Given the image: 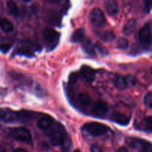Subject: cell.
Masks as SVG:
<instances>
[{
  "label": "cell",
  "mask_w": 152,
  "mask_h": 152,
  "mask_svg": "<svg viewBox=\"0 0 152 152\" xmlns=\"http://www.w3.org/2000/svg\"><path fill=\"white\" fill-rule=\"evenodd\" d=\"M46 132L52 145L57 146L65 143V132L61 124L53 123L51 127Z\"/></svg>",
  "instance_id": "1"
},
{
  "label": "cell",
  "mask_w": 152,
  "mask_h": 152,
  "mask_svg": "<svg viewBox=\"0 0 152 152\" xmlns=\"http://www.w3.org/2000/svg\"><path fill=\"white\" fill-rule=\"evenodd\" d=\"M10 134L16 140L25 143H31L32 137L31 132L25 127H16L10 129Z\"/></svg>",
  "instance_id": "2"
},
{
  "label": "cell",
  "mask_w": 152,
  "mask_h": 152,
  "mask_svg": "<svg viewBox=\"0 0 152 152\" xmlns=\"http://www.w3.org/2000/svg\"><path fill=\"white\" fill-rule=\"evenodd\" d=\"M83 129L94 137L103 135L109 131L108 126L97 122H91L86 123L83 126Z\"/></svg>",
  "instance_id": "3"
},
{
  "label": "cell",
  "mask_w": 152,
  "mask_h": 152,
  "mask_svg": "<svg viewBox=\"0 0 152 152\" xmlns=\"http://www.w3.org/2000/svg\"><path fill=\"white\" fill-rule=\"evenodd\" d=\"M59 33L53 28H45L43 31V38L47 47L50 48V49L56 47L59 42Z\"/></svg>",
  "instance_id": "4"
},
{
  "label": "cell",
  "mask_w": 152,
  "mask_h": 152,
  "mask_svg": "<svg viewBox=\"0 0 152 152\" xmlns=\"http://www.w3.org/2000/svg\"><path fill=\"white\" fill-rule=\"evenodd\" d=\"M91 22L94 27L97 28H103L106 24V18L100 8L95 7L91 10L89 16Z\"/></svg>",
  "instance_id": "5"
},
{
  "label": "cell",
  "mask_w": 152,
  "mask_h": 152,
  "mask_svg": "<svg viewBox=\"0 0 152 152\" xmlns=\"http://www.w3.org/2000/svg\"><path fill=\"white\" fill-rule=\"evenodd\" d=\"M0 120L5 123H13L19 120V111H14L10 108L0 109Z\"/></svg>",
  "instance_id": "6"
},
{
  "label": "cell",
  "mask_w": 152,
  "mask_h": 152,
  "mask_svg": "<svg viewBox=\"0 0 152 152\" xmlns=\"http://www.w3.org/2000/svg\"><path fill=\"white\" fill-rule=\"evenodd\" d=\"M151 24L146 23L142 27L139 32V39L140 42L144 45H150L151 42Z\"/></svg>",
  "instance_id": "7"
},
{
  "label": "cell",
  "mask_w": 152,
  "mask_h": 152,
  "mask_svg": "<svg viewBox=\"0 0 152 152\" xmlns=\"http://www.w3.org/2000/svg\"><path fill=\"white\" fill-rule=\"evenodd\" d=\"M108 105L105 102L102 100L96 101L94 104L93 109V114L96 117H104L105 114L108 112Z\"/></svg>",
  "instance_id": "8"
},
{
  "label": "cell",
  "mask_w": 152,
  "mask_h": 152,
  "mask_svg": "<svg viewBox=\"0 0 152 152\" xmlns=\"http://www.w3.org/2000/svg\"><path fill=\"white\" fill-rule=\"evenodd\" d=\"M34 53V50L32 48V44L29 42H25L18 48L15 51V54L25 55L27 56H33Z\"/></svg>",
  "instance_id": "9"
},
{
  "label": "cell",
  "mask_w": 152,
  "mask_h": 152,
  "mask_svg": "<svg viewBox=\"0 0 152 152\" xmlns=\"http://www.w3.org/2000/svg\"><path fill=\"white\" fill-rule=\"evenodd\" d=\"M80 74L82 77L88 82L94 81L96 75V71L91 67L87 65H83L80 69Z\"/></svg>",
  "instance_id": "10"
},
{
  "label": "cell",
  "mask_w": 152,
  "mask_h": 152,
  "mask_svg": "<svg viewBox=\"0 0 152 152\" xmlns=\"http://www.w3.org/2000/svg\"><path fill=\"white\" fill-rule=\"evenodd\" d=\"M53 123L54 122H53V120L52 117H49V116H45V117H42V118L39 119L38 120L37 125H38L39 129H41L42 131L46 132V131H48L51 127Z\"/></svg>",
  "instance_id": "11"
},
{
  "label": "cell",
  "mask_w": 152,
  "mask_h": 152,
  "mask_svg": "<svg viewBox=\"0 0 152 152\" xmlns=\"http://www.w3.org/2000/svg\"><path fill=\"white\" fill-rule=\"evenodd\" d=\"M82 46H83V49L85 50L86 53L92 56H95V55H96L95 47L90 39L85 37L84 39L82 41Z\"/></svg>",
  "instance_id": "12"
},
{
  "label": "cell",
  "mask_w": 152,
  "mask_h": 152,
  "mask_svg": "<svg viewBox=\"0 0 152 152\" xmlns=\"http://www.w3.org/2000/svg\"><path fill=\"white\" fill-rule=\"evenodd\" d=\"M111 120L120 126H127L130 123V118L126 114L121 113H114L112 115Z\"/></svg>",
  "instance_id": "13"
},
{
  "label": "cell",
  "mask_w": 152,
  "mask_h": 152,
  "mask_svg": "<svg viewBox=\"0 0 152 152\" xmlns=\"http://www.w3.org/2000/svg\"><path fill=\"white\" fill-rule=\"evenodd\" d=\"M105 9L110 16H116L119 12V6L117 1L108 0L105 2Z\"/></svg>",
  "instance_id": "14"
},
{
  "label": "cell",
  "mask_w": 152,
  "mask_h": 152,
  "mask_svg": "<svg viewBox=\"0 0 152 152\" xmlns=\"http://www.w3.org/2000/svg\"><path fill=\"white\" fill-rule=\"evenodd\" d=\"M77 102L79 105L83 107H88L92 103V99L88 94L86 93H81L77 96Z\"/></svg>",
  "instance_id": "15"
},
{
  "label": "cell",
  "mask_w": 152,
  "mask_h": 152,
  "mask_svg": "<svg viewBox=\"0 0 152 152\" xmlns=\"http://www.w3.org/2000/svg\"><path fill=\"white\" fill-rule=\"evenodd\" d=\"M0 28L4 32L10 33L13 30V23L4 17L0 18Z\"/></svg>",
  "instance_id": "16"
},
{
  "label": "cell",
  "mask_w": 152,
  "mask_h": 152,
  "mask_svg": "<svg viewBox=\"0 0 152 152\" xmlns=\"http://www.w3.org/2000/svg\"><path fill=\"white\" fill-rule=\"evenodd\" d=\"M136 27V20L132 19L127 22V23L123 27V34L126 36H129L134 32Z\"/></svg>",
  "instance_id": "17"
},
{
  "label": "cell",
  "mask_w": 152,
  "mask_h": 152,
  "mask_svg": "<svg viewBox=\"0 0 152 152\" xmlns=\"http://www.w3.org/2000/svg\"><path fill=\"white\" fill-rule=\"evenodd\" d=\"M85 39V31L82 28L76 30L72 34L71 38V41L72 42H82Z\"/></svg>",
  "instance_id": "18"
},
{
  "label": "cell",
  "mask_w": 152,
  "mask_h": 152,
  "mask_svg": "<svg viewBox=\"0 0 152 152\" xmlns=\"http://www.w3.org/2000/svg\"><path fill=\"white\" fill-rule=\"evenodd\" d=\"M98 37L104 42H111L113 40L115 39V34L113 31H103L102 33H99L97 34Z\"/></svg>",
  "instance_id": "19"
},
{
  "label": "cell",
  "mask_w": 152,
  "mask_h": 152,
  "mask_svg": "<svg viewBox=\"0 0 152 152\" xmlns=\"http://www.w3.org/2000/svg\"><path fill=\"white\" fill-rule=\"evenodd\" d=\"M114 83L116 87L118 89H120V90H124V89H126L128 87L126 79L121 75L116 76L114 80Z\"/></svg>",
  "instance_id": "20"
},
{
  "label": "cell",
  "mask_w": 152,
  "mask_h": 152,
  "mask_svg": "<svg viewBox=\"0 0 152 152\" xmlns=\"http://www.w3.org/2000/svg\"><path fill=\"white\" fill-rule=\"evenodd\" d=\"M7 7L12 15H13L14 16H19V14H20V10H19L18 6L16 4V3L13 2V1H7Z\"/></svg>",
  "instance_id": "21"
},
{
  "label": "cell",
  "mask_w": 152,
  "mask_h": 152,
  "mask_svg": "<svg viewBox=\"0 0 152 152\" xmlns=\"http://www.w3.org/2000/svg\"><path fill=\"white\" fill-rule=\"evenodd\" d=\"M129 42L127 39L126 38H120L117 42V47L118 49H122V50H126L129 48Z\"/></svg>",
  "instance_id": "22"
},
{
  "label": "cell",
  "mask_w": 152,
  "mask_h": 152,
  "mask_svg": "<svg viewBox=\"0 0 152 152\" xmlns=\"http://www.w3.org/2000/svg\"><path fill=\"white\" fill-rule=\"evenodd\" d=\"M143 103L144 105L148 108H152V93L151 91L146 94L143 99Z\"/></svg>",
  "instance_id": "23"
},
{
  "label": "cell",
  "mask_w": 152,
  "mask_h": 152,
  "mask_svg": "<svg viewBox=\"0 0 152 152\" xmlns=\"http://www.w3.org/2000/svg\"><path fill=\"white\" fill-rule=\"evenodd\" d=\"M125 79H126V83H127L128 86L134 87V86H136L137 83V80L136 77H134V76L132 75H128Z\"/></svg>",
  "instance_id": "24"
},
{
  "label": "cell",
  "mask_w": 152,
  "mask_h": 152,
  "mask_svg": "<svg viewBox=\"0 0 152 152\" xmlns=\"http://www.w3.org/2000/svg\"><path fill=\"white\" fill-rule=\"evenodd\" d=\"M142 152H152V146L151 144L149 142H144L142 146Z\"/></svg>",
  "instance_id": "25"
},
{
  "label": "cell",
  "mask_w": 152,
  "mask_h": 152,
  "mask_svg": "<svg viewBox=\"0 0 152 152\" xmlns=\"http://www.w3.org/2000/svg\"><path fill=\"white\" fill-rule=\"evenodd\" d=\"M10 48H11V45L10 43H2V44L0 45V51L5 53L8 52Z\"/></svg>",
  "instance_id": "26"
},
{
  "label": "cell",
  "mask_w": 152,
  "mask_h": 152,
  "mask_svg": "<svg viewBox=\"0 0 152 152\" xmlns=\"http://www.w3.org/2000/svg\"><path fill=\"white\" fill-rule=\"evenodd\" d=\"M144 126H145V129H146L148 132H151V117H150L149 116V117H148L147 118H145Z\"/></svg>",
  "instance_id": "27"
},
{
  "label": "cell",
  "mask_w": 152,
  "mask_h": 152,
  "mask_svg": "<svg viewBox=\"0 0 152 152\" xmlns=\"http://www.w3.org/2000/svg\"><path fill=\"white\" fill-rule=\"evenodd\" d=\"M91 152H103V150L99 145L94 144L91 146Z\"/></svg>",
  "instance_id": "28"
},
{
  "label": "cell",
  "mask_w": 152,
  "mask_h": 152,
  "mask_svg": "<svg viewBox=\"0 0 152 152\" xmlns=\"http://www.w3.org/2000/svg\"><path fill=\"white\" fill-rule=\"evenodd\" d=\"M95 48L98 49V50H99V52H100L102 54H104V53H107V50H105V48L103 47V46L102 45L99 44V43H96V45H95Z\"/></svg>",
  "instance_id": "29"
},
{
  "label": "cell",
  "mask_w": 152,
  "mask_h": 152,
  "mask_svg": "<svg viewBox=\"0 0 152 152\" xmlns=\"http://www.w3.org/2000/svg\"><path fill=\"white\" fill-rule=\"evenodd\" d=\"M145 9L148 8L147 9V11L149 12L151 8V3L150 2V1H146V2H145Z\"/></svg>",
  "instance_id": "30"
},
{
  "label": "cell",
  "mask_w": 152,
  "mask_h": 152,
  "mask_svg": "<svg viewBox=\"0 0 152 152\" xmlns=\"http://www.w3.org/2000/svg\"><path fill=\"white\" fill-rule=\"evenodd\" d=\"M117 152H129V151H128V149L126 148V147L123 146L119 148V149L117 150Z\"/></svg>",
  "instance_id": "31"
},
{
  "label": "cell",
  "mask_w": 152,
  "mask_h": 152,
  "mask_svg": "<svg viewBox=\"0 0 152 152\" xmlns=\"http://www.w3.org/2000/svg\"><path fill=\"white\" fill-rule=\"evenodd\" d=\"M13 152H28L26 150L23 149V148H17V149H15Z\"/></svg>",
  "instance_id": "32"
},
{
  "label": "cell",
  "mask_w": 152,
  "mask_h": 152,
  "mask_svg": "<svg viewBox=\"0 0 152 152\" xmlns=\"http://www.w3.org/2000/svg\"><path fill=\"white\" fill-rule=\"evenodd\" d=\"M0 152H7L5 148H4V147H3L2 145H0Z\"/></svg>",
  "instance_id": "33"
},
{
  "label": "cell",
  "mask_w": 152,
  "mask_h": 152,
  "mask_svg": "<svg viewBox=\"0 0 152 152\" xmlns=\"http://www.w3.org/2000/svg\"><path fill=\"white\" fill-rule=\"evenodd\" d=\"M74 152H80V150H76V151H74Z\"/></svg>",
  "instance_id": "34"
}]
</instances>
